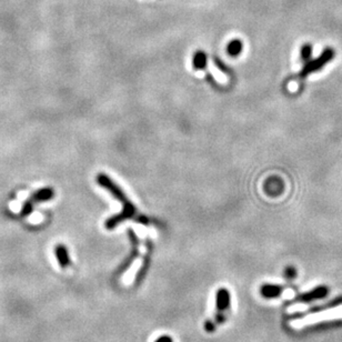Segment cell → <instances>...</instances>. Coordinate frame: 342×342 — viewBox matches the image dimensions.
<instances>
[{"label":"cell","instance_id":"obj_1","mask_svg":"<svg viewBox=\"0 0 342 342\" xmlns=\"http://www.w3.org/2000/svg\"><path fill=\"white\" fill-rule=\"evenodd\" d=\"M97 184L104 187L106 190H108L113 197H115L117 200H119L120 203H123L124 208L123 209H130V210H136L135 206H133L130 200L127 198L125 192L122 190V188L117 186L113 181L107 176L105 173H99L97 176Z\"/></svg>","mask_w":342,"mask_h":342},{"label":"cell","instance_id":"obj_2","mask_svg":"<svg viewBox=\"0 0 342 342\" xmlns=\"http://www.w3.org/2000/svg\"><path fill=\"white\" fill-rule=\"evenodd\" d=\"M328 294H329V288H328L327 286H318L310 291L299 294V296H297L293 299V301L294 303L309 304V303H312V301L325 299L328 297Z\"/></svg>","mask_w":342,"mask_h":342},{"label":"cell","instance_id":"obj_3","mask_svg":"<svg viewBox=\"0 0 342 342\" xmlns=\"http://www.w3.org/2000/svg\"><path fill=\"white\" fill-rule=\"evenodd\" d=\"M339 306H342V297L336 298L334 300L330 301V303H328L326 305L316 306V307H313V308H310V309L307 310V311L294 313V314H292V316H291V319H301V318H305L307 316H309V314L323 312V311H325L327 309H333V308H337Z\"/></svg>","mask_w":342,"mask_h":342},{"label":"cell","instance_id":"obj_4","mask_svg":"<svg viewBox=\"0 0 342 342\" xmlns=\"http://www.w3.org/2000/svg\"><path fill=\"white\" fill-rule=\"evenodd\" d=\"M135 214H136V210L123 209L120 213L115 214V216H112L109 219H107L105 227L107 228V229H113V228H116L119 224H122L123 221L132 218L133 216H135Z\"/></svg>","mask_w":342,"mask_h":342},{"label":"cell","instance_id":"obj_5","mask_svg":"<svg viewBox=\"0 0 342 342\" xmlns=\"http://www.w3.org/2000/svg\"><path fill=\"white\" fill-rule=\"evenodd\" d=\"M284 292V287L278 286V285H270V284H265L263 287L260 288V293L261 296L266 299H274L281 296V293Z\"/></svg>","mask_w":342,"mask_h":342},{"label":"cell","instance_id":"obj_6","mask_svg":"<svg viewBox=\"0 0 342 342\" xmlns=\"http://www.w3.org/2000/svg\"><path fill=\"white\" fill-rule=\"evenodd\" d=\"M230 307V293L225 288L217 292V312H225Z\"/></svg>","mask_w":342,"mask_h":342},{"label":"cell","instance_id":"obj_7","mask_svg":"<svg viewBox=\"0 0 342 342\" xmlns=\"http://www.w3.org/2000/svg\"><path fill=\"white\" fill-rule=\"evenodd\" d=\"M55 254L58 260L59 266L63 268V269H66L67 267L70 265V257H69V252L67 247L64 245H58L55 247Z\"/></svg>","mask_w":342,"mask_h":342},{"label":"cell","instance_id":"obj_8","mask_svg":"<svg viewBox=\"0 0 342 342\" xmlns=\"http://www.w3.org/2000/svg\"><path fill=\"white\" fill-rule=\"evenodd\" d=\"M208 56L207 53L203 50H198L194 52L192 58V66L196 70H204L207 67Z\"/></svg>","mask_w":342,"mask_h":342},{"label":"cell","instance_id":"obj_9","mask_svg":"<svg viewBox=\"0 0 342 342\" xmlns=\"http://www.w3.org/2000/svg\"><path fill=\"white\" fill-rule=\"evenodd\" d=\"M244 49V44L240 39H233L227 46L228 55L231 57H238Z\"/></svg>","mask_w":342,"mask_h":342},{"label":"cell","instance_id":"obj_10","mask_svg":"<svg viewBox=\"0 0 342 342\" xmlns=\"http://www.w3.org/2000/svg\"><path fill=\"white\" fill-rule=\"evenodd\" d=\"M52 197H53V190L51 189V188H44V189L39 190L35 194H33L32 201L40 203V201L50 200Z\"/></svg>","mask_w":342,"mask_h":342},{"label":"cell","instance_id":"obj_11","mask_svg":"<svg viewBox=\"0 0 342 342\" xmlns=\"http://www.w3.org/2000/svg\"><path fill=\"white\" fill-rule=\"evenodd\" d=\"M285 278L287 280H293V279H296L297 278V269L294 267L292 266H289V267H287L286 269H285Z\"/></svg>","mask_w":342,"mask_h":342},{"label":"cell","instance_id":"obj_12","mask_svg":"<svg viewBox=\"0 0 342 342\" xmlns=\"http://www.w3.org/2000/svg\"><path fill=\"white\" fill-rule=\"evenodd\" d=\"M213 63H214V65H216V66L218 67V68H219L221 71L225 72V73H227V75H230V72H231V71H230V69L228 68L227 66H225V64H224L223 62H221V60H220L219 58L214 57V58H213Z\"/></svg>","mask_w":342,"mask_h":342},{"label":"cell","instance_id":"obj_13","mask_svg":"<svg viewBox=\"0 0 342 342\" xmlns=\"http://www.w3.org/2000/svg\"><path fill=\"white\" fill-rule=\"evenodd\" d=\"M216 328H217V324L214 323L213 320H208L205 324V329L207 332H213L214 330H216Z\"/></svg>","mask_w":342,"mask_h":342},{"label":"cell","instance_id":"obj_14","mask_svg":"<svg viewBox=\"0 0 342 342\" xmlns=\"http://www.w3.org/2000/svg\"><path fill=\"white\" fill-rule=\"evenodd\" d=\"M137 221H138L139 224H142V225H148V224H149L148 218H146L145 216H139V217H137Z\"/></svg>","mask_w":342,"mask_h":342},{"label":"cell","instance_id":"obj_15","mask_svg":"<svg viewBox=\"0 0 342 342\" xmlns=\"http://www.w3.org/2000/svg\"><path fill=\"white\" fill-rule=\"evenodd\" d=\"M156 342H172V339L168 336H165V337H160Z\"/></svg>","mask_w":342,"mask_h":342}]
</instances>
